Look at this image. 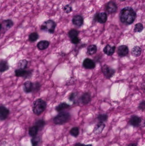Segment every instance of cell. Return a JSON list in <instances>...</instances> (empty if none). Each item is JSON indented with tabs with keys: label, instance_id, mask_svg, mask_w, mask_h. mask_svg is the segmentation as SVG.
Instances as JSON below:
<instances>
[{
	"label": "cell",
	"instance_id": "cell-24",
	"mask_svg": "<svg viewBox=\"0 0 145 146\" xmlns=\"http://www.w3.org/2000/svg\"><path fill=\"white\" fill-rule=\"evenodd\" d=\"M32 146H39L41 142V138L40 136H35L33 137L31 140Z\"/></svg>",
	"mask_w": 145,
	"mask_h": 146
},
{
	"label": "cell",
	"instance_id": "cell-7",
	"mask_svg": "<svg viewBox=\"0 0 145 146\" xmlns=\"http://www.w3.org/2000/svg\"><path fill=\"white\" fill-rule=\"evenodd\" d=\"M142 119L140 117L137 115H133L132 116L129 120V123L131 125L135 127H137L139 126L141 123Z\"/></svg>",
	"mask_w": 145,
	"mask_h": 146
},
{
	"label": "cell",
	"instance_id": "cell-33",
	"mask_svg": "<svg viewBox=\"0 0 145 146\" xmlns=\"http://www.w3.org/2000/svg\"><path fill=\"white\" fill-rule=\"evenodd\" d=\"M97 118L100 122H104L107 121L108 116L106 114H100L98 115Z\"/></svg>",
	"mask_w": 145,
	"mask_h": 146
},
{
	"label": "cell",
	"instance_id": "cell-41",
	"mask_svg": "<svg viewBox=\"0 0 145 146\" xmlns=\"http://www.w3.org/2000/svg\"><path fill=\"white\" fill-rule=\"evenodd\" d=\"M86 146H93V145H92V144H87V145H86Z\"/></svg>",
	"mask_w": 145,
	"mask_h": 146
},
{
	"label": "cell",
	"instance_id": "cell-34",
	"mask_svg": "<svg viewBox=\"0 0 145 146\" xmlns=\"http://www.w3.org/2000/svg\"><path fill=\"white\" fill-rule=\"evenodd\" d=\"M64 10L66 13H69L72 11V9L70 5H67L64 7Z\"/></svg>",
	"mask_w": 145,
	"mask_h": 146
},
{
	"label": "cell",
	"instance_id": "cell-11",
	"mask_svg": "<svg viewBox=\"0 0 145 146\" xmlns=\"http://www.w3.org/2000/svg\"><path fill=\"white\" fill-rule=\"evenodd\" d=\"M107 19V15L106 13H100L97 14L95 16V20L100 24H104Z\"/></svg>",
	"mask_w": 145,
	"mask_h": 146
},
{
	"label": "cell",
	"instance_id": "cell-42",
	"mask_svg": "<svg viewBox=\"0 0 145 146\" xmlns=\"http://www.w3.org/2000/svg\"><path fill=\"white\" fill-rule=\"evenodd\" d=\"M121 1H126V0H120Z\"/></svg>",
	"mask_w": 145,
	"mask_h": 146
},
{
	"label": "cell",
	"instance_id": "cell-23",
	"mask_svg": "<svg viewBox=\"0 0 145 146\" xmlns=\"http://www.w3.org/2000/svg\"><path fill=\"white\" fill-rule=\"evenodd\" d=\"M131 53H132L133 55L135 56V57H138V56H140L141 54V48L138 46H135L132 49Z\"/></svg>",
	"mask_w": 145,
	"mask_h": 146
},
{
	"label": "cell",
	"instance_id": "cell-12",
	"mask_svg": "<svg viewBox=\"0 0 145 146\" xmlns=\"http://www.w3.org/2000/svg\"><path fill=\"white\" fill-rule=\"evenodd\" d=\"M83 66L86 69H92L95 67V64L93 60L89 58H86L83 61Z\"/></svg>",
	"mask_w": 145,
	"mask_h": 146
},
{
	"label": "cell",
	"instance_id": "cell-31",
	"mask_svg": "<svg viewBox=\"0 0 145 146\" xmlns=\"http://www.w3.org/2000/svg\"><path fill=\"white\" fill-rule=\"evenodd\" d=\"M41 87V85L40 84L39 82H35V83H33L32 92L36 93V92L39 91Z\"/></svg>",
	"mask_w": 145,
	"mask_h": 146
},
{
	"label": "cell",
	"instance_id": "cell-30",
	"mask_svg": "<svg viewBox=\"0 0 145 146\" xmlns=\"http://www.w3.org/2000/svg\"><path fill=\"white\" fill-rule=\"evenodd\" d=\"M78 34H79V32L78 31L75 30V29H72L69 31L68 35H69L70 38L71 39L76 37H77Z\"/></svg>",
	"mask_w": 145,
	"mask_h": 146
},
{
	"label": "cell",
	"instance_id": "cell-35",
	"mask_svg": "<svg viewBox=\"0 0 145 146\" xmlns=\"http://www.w3.org/2000/svg\"><path fill=\"white\" fill-rule=\"evenodd\" d=\"M77 94L76 93H73L72 94H71L70 95V97H69V99L71 101H74L75 100V99L76 98L77 96Z\"/></svg>",
	"mask_w": 145,
	"mask_h": 146
},
{
	"label": "cell",
	"instance_id": "cell-5",
	"mask_svg": "<svg viewBox=\"0 0 145 146\" xmlns=\"http://www.w3.org/2000/svg\"><path fill=\"white\" fill-rule=\"evenodd\" d=\"M15 75L17 77H21L25 79L29 78L31 77L32 71L25 69H17L14 71Z\"/></svg>",
	"mask_w": 145,
	"mask_h": 146
},
{
	"label": "cell",
	"instance_id": "cell-9",
	"mask_svg": "<svg viewBox=\"0 0 145 146\" xmlns=\"http://www.w3.org/2000/svg\"><path fill=\"white\" fill-rule=\"evenodd\" d=\"M128 48L126 45H121L117 49V53L118 55L121 57H124L127 55L129 54Z\"/></svg>",
	"mask_w": 145,
	"mask_h": 146
},
{
	"label": "cell",
	"instance_id": "cell-8",
	"mask_svg": "<svg viewBox=\"0 0 145 146\" xmlns=\"http://www.w3.org/2000/svg\"><path fill=\"white\" fill-rule=\"evenodd\" d=\"M9 114V110L8 108L5 106H0V120H5Z\"/></svg>",
	"mask_w": 145,
	"mask_h": 146
},
{
	"label": "cell",
	"instance_id": "cell-16",
	"mask_svg": "<svg viewBox=\"0 0 145 146\" xmlns=\"http://www.w3.org/2000/svg\"><path fill=\"white\" fill-rule=\"evenodd\" d=\"M72 21V23L75 25L81 26L83 24V19L81 15H75L73 17Z\"/></svg>",
	"mask_w": 145,
	"mask_h": 146
},
{
	"label": "cell",
	"instance_id": "cell-18",
	"mask_svg": "<svg viewBox=\"0 0 145 146\" xmlns=\"http://www.w3.org/2000/svg\"><path fill=\"white\" fill-rule=\"evenodd\" d=\"M49 42L47 40H42L37 44V47L40 50H44L48 48Z\"/></svg>",
	"mask_w": 145,
	"mask_h": 146
},
{
	"label": "cell",
	"instance_id": "cell-17",
	"mask_svg": "<svg viewBox=\"0 0 145 146\" xmlns=\"http://www.w3.org/2000/svg\"><path fill=\"white\" fill-rule=\"evenodd\" d=\"M32 85L33 83L30 81H27L24 84L23 89L24 91L26 93H30L32 92Z\"/></svg>",
	"mask_w": 145,
	"mask_h": 146
},
{
	"label": "cell",
	"instance_id": "cell-14",
	"mask_svg": "<svg viewBox=\"0 0 145 146\" xmlns=\"http://www.w3.org/2000/svg\"><path fill=\"white\" fill-rule=\"evenodd\" d=\"M1 24L2 29L3 28L4 30H8L13 26L14 22L12 20H6L3 21Z\"/></svg>",
	"mask_w": 145,
	"mask_h": 146
},
{
	"label": "cell",
	"instance_id": "cell-39",
	"mask_svg": "<svg viewBox=\"0 0 145 146\" xmlns=\"http://www.w3.org/2000/svg\"><path fill=\"white\" fill-rule=\"evenodd\" d=\"M128 146H138L137 144H135V143H131L130 144H129Z\"/></svg>",
	"mask_w": 145,
	"mask_h": 146
},
{
	"label": "cell",
	"instance_id": "cell-15",
	"mask_svg": "<svg viewBox=\"0 0 145 146\" xmlns=\"http://www.w3.org/2000/svg\"><path fill=\"white\" fill-rule=\"evenodd\" d=\"M115 46H112L108 44L104 48V52L106 54L109 55V56H111L115 53Z\"/></svg>",
	"mask_w": 145,
	"mask_h": 146
},
{
	"label": "cell",
	"instance_id": "cell-13",
	"mask_svg": "<svg viewBox=\"0 0 145 146\" xmlns=\"http://www.w3.org/2000/svg\"><path fill=\"white\" fill-rule=\"evenodd\" d=\"M105 124L104 122H100L95 125L94 129V133L96 135H98L102 133L105 127Z\"/></svg>",
	"mask_w": 145,
	"mask_h": 146
},
{
	"label": "cell",
	"instance_id": "cell-22",
	"mask_svg": "<svg viewBox=\"0 0 145 146\" xmlns=\"http://www.w3.org/2000/svg\"><path fill=\"white\" fill-rule=\"evenodd\" d=\"M70 105L66 102H62L59 104L58 106L55 107V110L58 112H61L64 109L69 108Z\"/></svg>",
	"mask_w": 145,
	"mask_h": 146
},
{
	"label": "cell",
	"instance_id": "cell-37",
	"mask_svg": "<svg viewBox=\"0 0 145 146\" xmlns=\"http://www.w3.org/2000/svg\"><path fill=\"white\" fill-rule=\"evenodd\" d=\"M145 104L144 101H143V102H142L140 104L139 106V108L140 109V110H142V111H144V110H145Z\"/></svg>",
	"mask_w": 145,
	"mask_h": 146
},
{
	"label": "cell",
	"instance_id": "cell-36",
	"mask_svg": "<svg viewBox=\"0 0 145 146\" xmlns=\"http://www.w3.org/2000/svg\"><path fill=\"white\" fill-rule=\"evenodd\" d=\"M71 42L72 43L74 44H77L80 42V39H79L78 37H76L71 39Z\"/></svg>",
	"mask_w": 145,
	"mask_h": 146
},
{
	"label": "cell",
	"instance_id": "cell-25",
	"mask_svg": "<svg viewBox=\"0 0 145 146\" xmlns=\"http://www.w3.org/2000/svg\"><path fill=\"white\" fill-rule=\"evenodd\" d=\"M28 61L26 59L20 60L18 63V69H25L27 67Z\"/></svg>",
	"mask_w": 145,
	"mask_h": 146
},
{
	"label": "cell",
	"instance_id": "cell-40",
	"mask_svg": "<svg viewBox=\"0 0 145 146\" xmlns=\"http://www.w3.org/2000/svg\"><path fill=\"white\" fill-rule=\"evenodd\" d=\"M2 29V24L1 23H0V30H1Z\"/></svg>",
	"mask_w": 145,
	"mask_h": 146
},
{
	"label": "cell",
	"instance_id": "cell-10",
	"mask_svg": "<svg viewBox=\"0 0 145 146\" xmlns=\"http://www.w3.org/2000/svg\"><path fill=\"white\" fill-rule=\"evenodd\" d=\"M117 7L116 4L113 1H110L106 6V10L109 14L114 13L116 12Z\"/></svg>",
	"mask_w": 145,
	"mask_h": 146
},
{
	"label": "cell",
	"instance_id": "cell-21",
	"mask_svg": "<svg viewBox=\"0 0 145 146\" xmlns=\"http://www.w3.org/2000/svg\"><path fill=\"white\" fill-rule=\"evenodd\" d=\"M38 131H39V129L37 126L35 125L31 126L29 128V131H28L29 135H30V136L32 137L35 136L37 135Z\"/></svg>",
	"mask_w": 145,
	"mask_h": 146
},
{
	"label": "cell",
	"instance_id": "cell-28",
	"mask_svg": "<svg viewBox=\"0 0 145 146\" xmlns=\"http://www.w3.org/2000/svg\"><path fill=\"white\" fill-rule=\"evenodd\" d=\"M70 133L72 136L74 137H77L80 133L79 128L77 127H73L70 130Z\"/></svg>",
	"mask_w": 145,
	"mask_h": 146
},
{
	"label": "cell",
	"instance_id": "cell-27",
	"mask_svg": "<svg viewBox=\"0 0 145 146\" xmlns=\"http://www.w3.org/2000/svg\"><path fill=\"white\" fill-rule=\"evenodd\" d=\"M46 125V122L43 119H39L37 120L35 123V125L38 127L39 130L42 129Z\"/></svg>",
	"mask_w": 145,
	"mask_h": 146
},
{
	"label": "cell",
	"instance_id": "cell-32",
	"mask_svg": "<svg viewBox=\"0 0 145 146\" xmlns=\"http://www.w3.org/2000/svg\"><path fill=\"white\" fill-rule=\"evenodd\" d=\"M143 29H144L143 25L141 23H138L135 24L134 30L135 32H140L143 31Z\"/></svg>",
	"mask_w": 145,
	"mask_h": 146
},
{
	"label": "cell",
	"instance_id": "cell-20",
	"mask_svg": "<svg viewBox=\"0 0 145 146\" xmlns=\"http://www.w3.org/2000/svg\"><path fill=\"white\" fill-rule=\"evenodd\" d=\"M81 100L83 104H88L91 100V95L89 93H84L82 96Z\"/></svg>",
	"mask_w": 145,
	"mask_h": 146
},
{
	"label": "cell",
	"instance_id": "cell-26",
	"mask_svg": "<svg viewBox=\"0 0 145 146\" xmlns=\"http://www.w3.org/2000/svg\"><path fill=\"white\" fill-rule=\"evenodd\" d=\"M97 51V47L95 45H89L87 49V53L89 55L95 54Z\"/></svg>",
	"mask_w": 145,
	"mask_h": 146
},
{
	"label": "cell",
	"instance_id": "cell-43",
	"mask_svg": "<svg viewBox=\"0 0 145 146\" xmlns=\"http://www.w3.org/2000/svg\"><path fill=\"white\" fill-rule=\"evenodd\" d=\"M0 36H1V34H0Z\"/></svg>",
	"mask_w": 145,
	"mask_h": 146
},
{
	"label": "cell",
	"instance_id": "cell-2",
	"mask_svg": "<svg viewBox=\"0 0 145 146\" xmlns=\"http://www.w3.org/2000/svg\"><path fill=\"white\" fill-rule=\"evenodd\" d=\"M47 104L46 101L41 98L36 99L34 101L32 107V111L36 115H41L46 109Z\"/></svg>",
	"mask_w": 145,
	"mask_h": 146
},
{
	"label": "cell",
	"instance_id": "cell-3",
	"mask_svg": "<svg viewBox=\"0 0 145 146\" xmlns=\"http://www.w3.org/2000/svg\"><path fill=\"white\" fill-rule=\"evenodd\" d=\"M71 115L69 112H60L53 119V122L56 125H63L67 123L70 119Z\"/></svg>",
	"mask_w": 145,
	"mask_h": 146
},
{
	"label": "cell",
	"instance_id": "cell-4",
	"mask_svg": "<svg viewBox=\"0 0 145 146\" xmlns=\"http://www.w3.org/2000/svg\"><path fill=\"white\" fill-rule=\"evenodd\" d=\"M56 26V23L54 20H49L43 23L41 26V29L43 31L52 34L54 32Z\"/></svg>",
	"mask_w": 145,
	"mask_h": 146
},
{
	"label": "cell",
	"instance_id": "cell-19",
	"mask_svg": "<svg viewBox=\"0 0 145 146\" xmlns=\"http://www.w3.org/2000/svg\"><path fill=\"white\" fill-rule=\"evenodd\" d=\"M9 65L7 61L1 60L0 61V73H2L9 69Z\"/></svg>",
	"mask_w": 145,
	"mask_h": 146
},
{
	"label": "cell",
	"instance_id": "cell-6",
	"mask_svg": "<svg viewBox=\"0 0 145 146\" xmlns=\"http://www.w3.org/2000/svg\"><path fill=\"white\" fill-rule=\"evenodd\" d=\"M102 71L104 76L107 79H110L115 74V69L110 67L107 65H105L102 67Z\"/></svg>",
	"mask_w": 145,
	"mask_h": 146
},
{
	"label": "cell",
	"instance_id": "cell-1",
	"mask_svg": "<svg viewBox=\"0 0 145 146\" xmlns=\"http://www.w3.org/2000/svg\"><path fill=\"white\" fill-rule=\"evenodd\" d=\"M136 17V13L131 7L124 8L120 12L121 21L125 24L129 25L133 24L134 22Z\"/></svg>",
	"mask_w": 145,
	"mask_h": 146
},
{
	"label": "cell",
	"instance_id": "cell-29",
	"mask_svg": "<svg viewBox=\"0 0 145 146\" xmlns=\"http://www.w3.org/2000/svg\"><path fill=\"white\" fill-rule=\"evenodd\" d=\"M39 35L37 32H33L29 35V40L30 42H33L36 41L39 38Z\"/></svg>",
	"mask_w": 145,
	"mask_h": 146
},
{
	"label": "cell",
	"instance_id": "cell-38",
	"mask_svg": "<svg viewBox=\"0 0 145 146\" xmlns=\"http://www.w3.org/2000/svg\"><path fill=\"white\" fill-rule=\"evenodd\" d=\"M75 146H86V145L83 143H77L75 144Z\"/></svg>",
	"mask_w": 145,
	"mask_h": 146
}]
</instances>
